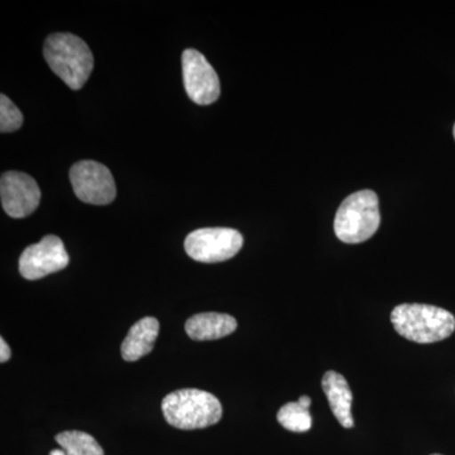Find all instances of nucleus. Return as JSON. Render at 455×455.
<instances>
[{
  "label": "nucleus",
  "instance_id": "f257e3e1",
  "mask_svg": "<svg viewBox=\"0 0 455 455\" xmlns=\"http://www.w3.org/2000/svg\"><path fill=\"white\" fill-rule=\"evenodd\" d=\"M391 323L401 337L420 344L447 339L455 331L453 314L433 305H398L392 310Z\"/></svg>",
  "mask_w": 455,
  "mask_h": 455
},
{
  "label": "nucleus",
  "instance_id": "f03ea898",
  "mask_svg": "<svg viewBox=\"0 0 455 455\" xmlns=\"http://www.w3.org/2000/svg\"><path fill=\"white\" fill-rule=\"evenodd\" d=\"M44 55L51 70L73 90L85 85L94 68V57L88 44L71 33L49 36L44 42Z\"/></svg>",
  "mask_w": 455,
  "mask_h": 455
},
{
  "label": "nucleus",
  "instance_id": "7ed1b4c3",
  "mask_svg": "<svg viewBox=\"0 0 455 455\" xmlns=\"http://www.w3.org/2000/svg\"><path fill=\"white\" fill-rule=\"evenodd\" d=\"M167 423L181 430L204 429L220 423L223 407L211 392L184 388L171 392L163 401Z\"/></svg>",
  "mask_w": 455,
  "mask_h": 455
},
{
  "label": "nucleus",
  "instance_id": "20e7f679",
  "mask_svg": "<svg viewBox=\"0 0 455 455\" xmlns=\"http://www.w3.org/2000/svg\"><path fill=\"white\" fill-rule=\"evenodd\" d=\"M381 223L379 196L372 190L352 194L341 203L334 220V232L344 243L366 242Z\"/></svg>",
  "mask_w": 455,
  "mask_h": 455
},
{
  "label": "nucleus",
  "instance_id": "39448f33",
  "mask_svg": "<svg viewBox=\"0 0 455 455\" xmlns=\"http://www.w3.org/2000/svg\"><path fill=\"white\" fill-rule=\"evenodd\" d=\"M243 247V236L232 228H203L185 239V251L203 263L224 262L233 259Z\"/></svg>",
  "mask_w": 455,
  "mask_h": 455
},
{
  "label": "nucleus",
  "instance_id": "423d86ee",
  "mask_svg": "<svg viewBox=\"0 0 455 455\" xmlns=\"http://www.w3.org/2000/svg\"><path fill=\"white\" fill-rule=\"evenodd\" d=\"M75 196L84 203L107 205L116 199V188L112 172L97 161H80L70 170Z\"/></svg>",
  "mask_w": 455,
  "mask_h": 455
},
{
  "label": "nucleus",
  "instance_id": "0eeeda50",
  "mask_svg": "<svg viewBox=\"0 0 455 455\" xmlns=\"http://www.w3.org/2000/svg\"><path fill=\"white\" fill-rule=\"evenodd\" d=\"M70 262L64 242L56 235H46L40 243L29 245L20 254L18 267L26 280H40L61 271Z\"/></svg>",
  "mask_w": 455,
  "mask_h": 455
},
{
  "label": "nucleus",
  "instance_id": "6e6552de",
  "mask_svg": "<svg viewBox=\"0 0 455 455\" xmlns=\"http://www.w3.org/2000/svg\"><path fill=\"white\" fill-rule=\"evenodd\" d=\"M182 74L188 97L199 104L209 106L220 99V76L199 51L188 49L182 53Z\"/></svg>",
  "mask_w": 455,
  "mask_h": 455
},
{
  "label": "nucleus",
  "instance_id": "1a4fd4ad",
  "mask_svg": "<svg viewBox=\"0 0 455 455\" xmlns=\"http://www.w3.org/2000/svg\"><path fill=\"white\" fill-rule=\"evenodd\" d=\"M2 205L9 217H28L40 205L41 190L36 180L27 173L8 171L0 180Z\"/></svg>",
  "mask_w": 455,
  "mask_h": 455
},
{
  "label": "nucleus",
  "instance_id": "9d476101",
  "mask_svg": "<svg viewBox=\"0 0 455 455\" xmlns=\"http://www.w3.org/2000/svg\"><path fill=\"white\" fill-rule=\"evenodd\" d=\"M322 386L329 406L341 427L347 429L355 427L352 416L353 395L344 376L334 371H328L323 377Z\"/></svg>",
  "mask_w": 455,
  "mask_h": 455
},
{
  "label": "nucleus",
  "instance_id": "9b49d317",
  "mask_svg": "<svg viewBox=\"0 0 455 455\" xmlns=\"http://www.w3.org/2000/svg\"><path fill=\"white\" fill-rule=\"evenodd\" d=\"M160 333V323L155 317H143L132 326L122 344V357L127 362H136L154 349Z\"/></svg>",
  "mask_w": 455,
  "mask_h": 455
},
{
  "label": "nucleus",
  "instance_id": "f8f14e48",
  "mask_svg": "<svg viewBox=\"0 0 455 455\" xmlns=\"http://www.w3.org/2000/svg\"><path fill=\"white\" fill-rule=\"evenodd\" d=\"M236 320L228 314L203 313L191 316L185 331L194 340H215L235 333Z\"/></svg>",
  "mask_w": 455,
  "mask_h": 455
},
{
  "label": "nucleus",
  "instance_id": "ddd939ff",
  "mask_svg": "<svg viewBox=\"0 0 455 455\" xmlns=\"http://www.w3.org/2000/svg\"><path fill=\"white\" fill-rule=\"evenodd\" d=\"M56 442L68 455H104L97 440L84 431H62L56 436Z\"/></svg>",
  "mask_w": 455,
  "mask_h": 455
},
{
  "label": "nucleus",
  "instance_id": "4468645a",
  "mask_svg": "<svg viewBox=\"0 0 455 455\" xmlns=\"http://www.w3.org/2000/svg\"><path fill=\"white\" fill-rule=\"evenodd\" d=\"M277 420L284 429L293 433H305L313 427L309 409H305L299 403H289L281 407L277 412Z\"/></svg>",
  "mask_w": 455,
  "mask_h": 455
},
{
  "label": "nucleus",
  "instance_id": "2eb2a0df",
  "mask_svg": "<svg viewBox=\"0 0 455 455\" xmlns=\"http://www.w3.org/2000/svg\"><path fill=\"white\" fill-rule=\"evenodd\" d=\"M23 124V114L16 104L4 94L0 95V131L9 133L20 130Z\"/></svg>",
  "mask_w": 455,
  "mask_h": 455
},
{
  "label": "nucleus",
  "instance_id": "dca6fc26",
  "mask_svg": "<svg viewBox=\"0 0 455 455\" xmlns=\"http://www.w3.org/2000/svg\"><path fill=\"white\" fill-rule=\"evenodd\" d=\"M12 352L11 348L5 340L3 338H0V362L4 363V362H8L11 359Z\"/></svg>",
  "mask_w": 455,
  "mask_h": 455
},
{
  "label": "nucleus",
  "instance_id": "f3484780",
  "mask_svg": "<svg viewBox=\"0 0 455 455\" xmlns=\"http://www.w3.org/2000/svg\"><path fill=\"white\" fill-rule=\"evenodd\" d=\"M301 406H304L305 409H309L311 406V398L309 396H301L298 401Z\"/></svg>",
  "mask_w": 455,
  "mask_h": 455
},
{
  "label": "nucleus",
  "instance_id": "a211bd4d",
  "mask_svg": "<svg viewBox=\"0 0 455 455\" xmlns=\"http://www.w3.org/2000/svg\"><path fill=\"white\" fill-rule=\"evenodd\" d=\"M50 455H68L65 453L62 449H55V451H51Z\"/></svg>",
  "mask_w": 455,
  "mask_h": 455
},
{
  "label": "nucleus",
  "instance_id": "6ab92c4d",
  "mask_svg": "<svg viewBox=\"0 0 455 455\" xmlns=\"http://www.w3.org/2000/svg\"><path fill=\"white\" fill-rule=\"evenodd\" d=\"M453 133H454V139H455V125H454Z\"/></svg>",
  "mask_w": 455,
  "mask_h": 455
},
{
  "label": "nucleus",
  "instance_id": "aec40b11",
  "mask_svg": "<svg viewBox=\"0 0 455 455\" xmlns=\"http://www.w3.org/2000/svg\"><path fill=\"white\" fill-rule=\"evenodd\" d=\"M431 455H442V454H431Z\"/></svg>",
  "mask_w": 455,
  "mask_h": 455
}]
</instances>
